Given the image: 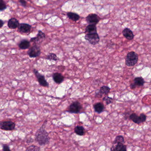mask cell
<instances>
[{
    "label": "cell",
    "mask_w": 151,
    "mask_h": 151,
    "mask_svg": "<svg viewBox=\"0 0 151 151\" xmlns=\"http://www.w3.org/2000/svg\"><path fill=\"white\" fill-rule=\"evenodd\" d=\"M45 122L35 133V140L40 146H45L49 143L50 138L48 133L45 129Z\"/></svg>",
    "instance_id": "cell-1"
},
{
    "label": "cell",
    "mask_w": 151,
    "mask_h": 151,
    "mask_svg": "<svg viewBox=\"0 0 151 151\" xmlns=\"http://www.w3.org/2000/svg\"><path fill=\"white\" fill-rule=\"evenodd\" d=\"M138 56L134 51H131L127 54L125 58V63L128 67L135 66L138 61Z\"/></svg>",
    "instance_id": "cell-2"
},
{
    "label": "cell",
    "mask_w": 151,
    "mask_h": 151,
    "mask_svg": "<svg viewBox=\"0 0 151 151\" xmlns=\"http://www.w3.org/2000/svg\"><path fill=\"white\" fill-rule=\"evenodd\" d=\"M83 109V107L80 102L78 101L73 102L70 105L67 111L70 113H80Z\"/></svg>",
    "instance_id": "cell-3"
},
{
    "label": "cell",
    "mask_w": 151,
    "mask_h": 151,
    "mask_svg": "<svg viewBox=\"0 0 151 151\" xmlns=\"http://www.w3.org/2000/svg\"><path fill=\"white\" fill-rule=\"evenodd\" d=\"M146 116L144 113H141L140 116H138L136 113H132L129 116V119L135 123L140 124L144 122L146 120Z\"/></svg>",
    "instance_id": "cell-4"
},
{
    "label": "cell",
    "mask_w": 151,
    "mask_h": 151,
    "mask_svg": "<svg viewBox=\"0 0 151 151\" xmlns=\"http://www.w3.org/2000/svg\"><path fill=\"white\" fill-rule=\"evenodd\" d=\"M85 39L86 41L93 45H96L100 41V38L97 33L87 34L85 36Z\"/></svg>",
    "instance_id": "cell-5"
},
{
    "label": "cell",
    "mask_w": 151,
    "mask_h": 151,
    "mask_svg": "<svg viewBox=\"0 0 151 151\" xmlns=\"http://www.w3.org/2000/svg\"><path fill=\"white\" fill-rule=\"evenodd\" d=\"M34 73L36 76L38 80V83L40 84V85L44 87H49V84L47 83L46 80L45 79V76L42 75L40 73L38 70L34 69L33 70Z\"/></svg>",
    "instance_id": "cell-6"
},
{
    "label": "cell",
    "mask_w": 151,
    "mask_h": 151,
    "mask_svg": "<svg viewBox=\"0 0 151 151\" xmlns=\"http://www.w3.org/2000/svg\"><path fill=\"white\" fill-rule=\"evenodd\" d=\"M16 124L12 121H3L0 122V128L3 130L12 131L15 129Z\"/></svg>",
    "instance_id": "cell-7"
},
{
    "label": "cell",
    "mask_w": 151,
    "mask_h": 151,
    "mask_svg": "<svg viewBox=\"0 0 151 151\" xmlns=\"http://www.w3.org/2000/svg\"><path fill=\"white\" fill-rule=\"evenodd\" d=\"M28 54L30 57H37L41 54V49L38 46L34 45L29 50Z\"/></svg>",
    "instance_id": "cell-8"
},
{
    "label": "cell",
    "mask_w": 151,
    "mask_h": 151,
    "mask_svg": "<svg viewBox=\"0 0 151 151\" xmlns=\"http://www.w3.org/2000/svg\"><path fill=\"white\" fill-rule=\"evenodd\" d=\"M100 20V18L97 14H90L86 17V21L90 24L96 25Z\"/></svg>",
    "instance_id": "cell-9"
},
{
    "label": "cell",
    "mask_w": 151,
    "mask_h": 151,
    "mask_svg": "<svg viewBox=\"0 0 151 151\" xmlns=\"http://www.w3.org/2000/svg\"><path fill=\"white\" fill-rule=\"evenodd\" d=\"M110 88L108 86H102L101 87L100 90L96 91V97H101L103 95H108L110 91Z\"/></svg>",
    "instance_id": "cell-10"
},
{
    "label": "cell",
    "mask_w": 151,
    "mask_h": 151,
    "mask_svg": "<svg viewBox=\"0 0 151 151\" xmlns=\"http://www.w3.org/2000/svg\"><path fill=\"white\" fill-rule=\"evenodd\" d=\"M18 31L20 33H27L31 31V25L29 24H19L18 27Z\"/></svg>",
    "instance_id": "cell-11"
},
{
    "label": "cell",
    "mask_w": 151,
    "mask_h": 151,
    "mask_svg": "<svg viewBox=\"0 0 151 151\" xmlns=\"http://www.w3.org/2000/svg\"><path fill=\"white\" fill-rule=\"evenodd\" d=\"M122 34L124 37L129 40H133L134 36L132 30L129 28H125L123 30Z\"/></svg>",
    "instance_id": "cell-12"
},
{
    "label": "cell",
    "mask_w": 151,
    "mask_h": 151,
    "mask_svg": "<svg viewBox=\"0 0 151 151\" xmlns=\"http://www.w3.org/2000/svg\"><path fill=\"white\" fill-rule=\"evenodd\" d=\"M19 25V22L15 18H13L9 19L8 23V28L11 29H16L18 27Z\"/></svg>",
    "instance_id": "cell-13"
},
{
    "label": "cell",
    "mask_w": 151,
    "mask_h": 151,
    "mask_svg": "<svg viewBox=\"0 0 151 151\" xmlns=\"http://www.w3.org/2000/svg\"><path fill=\"white\" fill-rule=\"evenodd\" d=\"M45 34L42 31H39L37 37L31 38L30 41L31 42H35V43L38 42L39 41H42L45 39Z\"/></svg>",
    "instance_id": "cell-14"
},
{
    "label": "cell",
    "mask_w": 151,
    "mask_h": 151,
    "mask_svg": "<svg viewBox=\"0 0 151 151\" xmlns=\"http://www.w3.org/2000/svg\"><path fill=\"white\" fill-rule=\"evenodd\" d=\"M52 77L54 82L57 84H61L64 80V78L63 75L59 73H55L53 74Z\"/></svg>",
    "instance_id": "cell-15"
},
{
    "label": "cell",
    "mask_w": 151,
    "mask_h": 151,
    "mask_svg": "<svg viewBox=\"0 0 151 151\" xmlns=\"http://www.w3.org/2000/svg\"><path fill=\"white\" fill-rule=\"evenodd\" d=\"M86 33L87 34L97 33L96 26L95 24H89L86 28Z\"/></svg>",
    "instance_id": "cell-16"
},
{
    "label": "cell",
    "mask_w": 151,
    "mask_h": 151,
    "mask_svg": "<svg viewBox=\"0 0 151 151\" xmlns=\"http://www.w3.org/2000/svg\"><path fill=\"white\" fill-rule=\"evenodd\" d=\"M95 111L98 113H101L105 109L104 105L102 103L98 102L94 105Z\"/></svg>",
    "instance_id": "cell-17"
},
{
    "label": "cell",
    "mask_w": 151,
    "mask_h": 151,
    "mask_svg": "<svg viewBox=\"0 0 151 151\" xmlns=\"http://www.w3.org/2000/svg\"><path fill=\"white\" fill-rule=\"evenodd\" d=\"M115 147L113 146L111 148V151H126L127 148L126 146L124 145L123 143H118L116 144Z\"/></svg>",
    "instance_id": "cell-18"
},
{
    "label": "cell",
    "mask_w": 151,
    "mask_h": 151,
    "mask_svg": "<svg viewBox=\"0 0 151 151\" xmlns=\"http://www.w3.org/2000/svg\"><path fill=\"white\" fill-rule=\"evenodd\" d=\"M145 81L142 77H137L134 79V84L136 86H144Z\"/></svg>",
    "instance_id": "cell-19"
},
{
    "label": "cell",
    "mask_w": 151,
    "mask_h": 151,
    "mask_svg": "<svg viewBox=\"0 0 151 151\" xmlns=\"http://www.w3.org/2000/svg\"><path fill=\"white\" fill-rule=\"evenodd\" d=\"M74 132L79 136H84L85 134V129L82 126H76L74 128Z\"/></svg>",
    "instance_id": "cell-20"
},
{
    "label": "cell",
    "mask_w": 151,
    "mask_h": 151,
    "mask_svg": "<svg viewBox=\"0 0 151 151\" xmlns=\"http://www.w3.org/2000/svg\"><path fill=\"white\" fill-rule=\"evenodd\" d=\"M67 16L70 19H72L74 22H77L80 19V16L77 13L69 12L67 13Z\"/></svg>",
    "instance_id": "cell-21"
},
{
    "label": "cell",
    "mask_w": 151,
    "mask_h": 151,
    "mask_svg": "<svg viewBox=\"0 0 151 151\" xmlns=\"http://www.w3.org/2000/svg\"><path fill=\"white\" fill-rule=\"evenodd\" d=\"M30 46V43L27 40H23L19 45V48L22 49H28Z\"/></svg>",
    "instance_id": "cell-22"
},
{
    "label": "cell",
    "mask_w": 151,
    "mask_h": 151,
    "mask_svg": "<svg viewBox=\"0 0 151 151\" xmlns=\"http://www.w3.org/2000/svg\"><path fill=\"white\" fill-rule=\"evenodd\" d=\"M125 140L124 138L122 136H118L115 138L113 142V145L114 144H117L118 143H124Z\"/></svg>",
    "instance_id": "cell-23"
},
{
    "label": "cell",
    "mask_w": 151,
    "mask_h": 151,
    "mask_svg": "<svg viewBox=\"0 0 151 151\" xmlns=\"http://www.w3.org/2000/svg\"><path fill=\"white\" fill-rule=\"evenodd\" d=\"M47 59L50 60H54V61H57L58 60V58L57 57L56 55L54 53H50L49 55H47Z\"/></svg>",
    "instance_id": "cell-24"
},
{
    "label": "cell",
    "mask_w": 151,
    "mask_h": 151,
    "mask_svg": "<svg viewBox=\"0 0 151 151\" xmlns=\"http://www.w3.org/2000/svg\"><path fill=\"white\" fill-rule=\"evenodd\" d=\"M39 150H40V148L34 145L30 146L26 149V151H39Z\"/></svg>",
    "instance_id": "cell-25"
},
{
    "label": "cell",
    "mask_w": 151,
    "mask_h": 151,
    "mask_svg": "<svg viewBox=\"0 0 151 151\" xmlns=\"http://www.w3.org/2000/svg\"><path fill=\"white\" fill-rule=\"evenodd\" d=\"M103 100L106 102V105H109L112 102L113 98L108 96H106L103 98Z\"/></svg>",
    "instance_id": "cell-26"
},
{
    "label": "cell",
    "mask_w": 151,
    "mask_h": 151,
    "mask_svg": "<svg viewBox=\"0 0 151 151\" xmlns=\"http://www.w3.org/2000/svg\"><path fill=\"white\" fill-rule=\"evenodd\" d=\"M6 8V3L3 0H0V11L4 10Z\"/></svg>",
    "instance_id": "cell-27"
},
{
    "label": "cell",
    "mask_w": 151,
    "mask_h": 151,
    "mask_svg": "<svg viewBox=\"0 0 151 151\" xmlns=\"http://www.w3.org/2000/svg\"><path fill=\"white\" fill-rule=\"evenodd\" d=\"M3 150L4 151H10L9 147L7 145H4L3 146Z\"/></svg>",
    "instance_id": "cell-28"
},
{
    "label": "cell",
    "mask_w": 151,
    "mask_h": 151,
    "mask_svg": "<svg viewBox=\"0 0 151 151\" xmlns=\"http://www.w3.org/2000/svg\"><path fill=\"white\" fill-rule=\"evenodd\" d=\"M19 2L22 4V6L24 7H25L26 6V2L25 0H19Z\"/></svg>",
    "instance_id": "cell-29"
},
{
    "label": "cell",
    "mask_w": 151,
    "mask_h": 151,
    "mask_svg": "<svg viewBox=\"0 0 151 151\" xmlns=\"http://www.w3.org/2000/svg\"><path fill=\"white\" fill-rule=\"evenodd\" d=\"M3 24H4V22L1 19H0V29L3 26Z\"/></svg>",
    "instance_id": "cell-30"
}]
</instances>
